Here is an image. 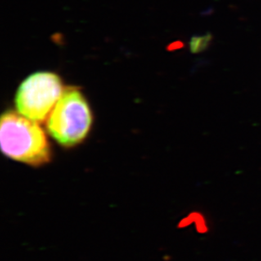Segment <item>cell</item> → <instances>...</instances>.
Returning <instances> with one entry per match:
<instances>
[{"label":"cell","instance_id":"6da1fadb","mask_svg":"<svg viewBox=\"0 0 261 261\" xmlns=\"http://www.w3.org/2000/svg\"><path fill=\"white\" fill-rule=\"evenodd\" d=\"M0 144L10 159L39 167L51 160V147L38 122L19 112L7 111L1 117Z\"/></svg>","mask_w":261,"mask_h":261},{"label":"cell","instance_id":"7a4b0ae2","mask_svg":"<svg viewBox=\"0 0 261 261\" xmlns=\"http://www.w3.org/2000/svg\"><path fill=\"white\" fill-rule=\"evenodd\" d=\"M92 113L84 95L77 89H64L47 118L50 136L63 147H74L87 138L92 125Z\"/></svg>","mask_w":261,"mask_h":261},{"label":"cell","instance_id":"3957f363","mask_svg":"<svg viewBox=\"0 0 261 261\" xmlns=\"http://www.w3.org/2000/svg\"><path fill=\"white\" fill-rule=\"evenodd\" d=\"M64 91L58 74L37 72L20 84L15 95V106L27 118L38 123L43 122L52 113Z\"/></svg>","mask_w":261,"mask_h":261}]
</instances>
